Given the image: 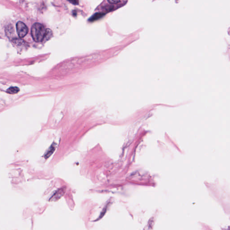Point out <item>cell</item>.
Segmentation results:
<instances>
[{"label":"cell","mask_w":230,"mask_h":230,"mask_svg":"<svg viewBox=\"0 0 230 230\" xmlns=\"http://www.w3.org/2000/svg\"><path fill=\"white\" fill-rule=\"evenodd\" d=\"M46 30L42 24L38 23L33 24L31 28V34L34 41L37 43L43 41Z\"/></svg>","instance_id":"6da1fadb"},{"label":"cell","mask_w":230,"mask_h":230,"mask_svg":"<svg viewBox=\"0 0 230 230\" xmlns=\"http://www.w3.org/2000/svg\"><path fill=\"white\" fill-rule=\"evenodd\" d=\"M16 30L19 37H24L28 32V29L25 24L21 21L17 22L16 25Z\"/></svg>","instance_id":"7a4b0ae2"},{"label":"cell","mask_w":230,"mask_h":230,"mask_svg":"<svg viewBox=\"0 0 230 230\" xmlns=\"http://www.w3.org/2000/svg\"><path fill=\"white\" fill-rule=\"evenodd\" d=\"M65 190H66V189L64 187L62 188L61 189H59L55 193V194L51 197V200H58V199H59L60 197H62L63 195V194L65 192Z\"/></svg>","instance_id":"3957f363"},{"label":"cell","mask_w":230,"mask_h":230,"mask_svg":"<svg viewBox=\"0 0 230 230\" xmlns=\"http://www.w3.org/2000/svg\"><path fill=\"white\" fill-rule=\"evenodd\" d=\"M55 149H56V146L55 145L54 143L50 147L49 150L48 151L47 153H46L45 156V159H47V158H49V157L52 154H53V152L55 151Z\"/></svg>","instance_id":"277c9868"},{"label":"cell","mask_w":230,"mask_h":230,"mask_svg":"<svg viewBox=\"0 0 230 230\" xmlns=\"http://www.w3.org/2000/svg\"><path fill=\"white\" fill-rule=\"evenodd\" d=\"M19 91V89L17 87H11L7 89L6 92L9 94H15Z\"/></svg>","instance_id":"5b68a950"},{"label":"cell","mask_w":230,"mask_h":230,"mask_svg":"<svg viewBox=\"0 0 230 230\" xmlns=\"http://www.w3.org/2000/svg\"><path fill=\"white\" fill-rule=\"evenodd\" d=\"M105 14L101 13H98L95 14H94L93 16H92L90 19H89L91 21H93L96 20L98 19L99 18L102 17L103 15H104Z\"/></svg>","instance_id":"8992f818"},{"label":"cell","mask_w":230,"mask_h":230,"mask_svg":"<svg viewBox=\"0 0 230 230\" xmlns=\"http://www.w3.org/2000/svg\"><path fill=\"white\" fill-rule=\"evenodd\" d=\"M52 36V32L51 30H50V29H47L46 35H45L44 40H48Z\"/></svg>","instance_id":"52a82bcc"},{"label":"cell","mask_w":230,"mask_h":230,"mask_svg":"<svg viewBox=\"0 0 230 230\" xmlns=\"http://www.w3.org/2000/svg\"><path fill=\"white\" fill-rule=\"evenodd\" d=\"M70 2L72 3V4H75V5H77L78 4V1H69Z\"/></svg>","instance_id":"ba28073f"}]
</instances>
